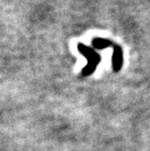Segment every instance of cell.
Here are the masks:
<instances>
[{"mask_svg":"<svg viewBox=\"0 0 150 151\" xmlns=\"http://www.w3.org/2000/svg\"><path fill=\"white\" fill-rule=\"evenodd\" d=\"M77 49L80 52L82 56H84L86 59L88 60L87 65L84 66V68L82 69V76H89L97 68L98 63H100L101 58L93 48L87 46V45L83 43L77 44Z\"/></svg>","mask_w":150,"mask_h":151,"instance_id":"cell-1","label":"cell"},{"mask_svg":"<svg viewBox=\"0 0 150 151\" xmlns=\"http://www.w3.org/2000/svg\"><path fill=\"white\" fill-rule=\"evenodd\" d=\"M123 65V51L119 45L114 44L113 46V55H112V67L113 71H120Z\"/></svg>","mask_w":150,"mask_h":151,"instance_id":"cell-2","label":"cell"},{"mask_svg":"<svg viewBox=\"0 0 150 151\" xmlns=\"http://www.w3.org/2000/svg\"><path fill=\"white\" fill-rule=\"evenodd\" d=\"M92 44H93V47L98 50H103V49H106V48L114 46V43L112 41H110L108 39H104V38H100V37L95 38V39L93 40Z\"/></svg>","mask_w":150,"mask_h":151,"instance_id":"cell-3","label":"cell"}]
</instances>
